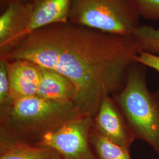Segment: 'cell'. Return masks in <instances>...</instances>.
Returning a JSON list of instances; mask_svg holds the SVG:
<instances>
[{"mask_svg":"<svg viewBox=\"0 0 159 159\" xmlns=\"http://www.w3.org/2000/svg\"><path fill=\"white\" fill-rule=\"evenodd\" d=\"M90 141L98 159H132L130 152L110 141L93 125Z\"/></svg>","mask_w":159,"mask_h":159,"instance_id":"obj_12","label":"cell"},{"mask_svg":"<svg viewBox=\"0 0 159 159\" xmlns=\"http://www.w3.org/2000/svg\"><path fill=\"white\" fill-rule=\"evenodd\" d=\"M27 1L30 8V18L25 37L42 28L68 23L71 0Z\"/></svg>","mask_w":159,"mask_h":159,"instance_id":"obj_9","label":"cell"},{"mask_svg":"<svg viewBox=\"0 0 159 159\" xmlns=\"http://www.w3.org/2000/svg\"><path fill=\"white\" fill-rule=\"evenodd\" d=\"M4 60L10 83L11 100L36 96L41 79V67L27 60Z\"/></svg>","mask_w":159,"mask_h":159,"instance_id":"obj_8","label":"cell"},{"mask_svg":"<svg viewBox=\"0 0 159 159\" xmlns=\"http://www.w3.org/2000/svg\"><path fill=\"white\" fill-rule=\"evenodd\" d=\"M0 113L1 133L31 144L82 114L74 103L52 102L37 95L12 100Z\"/></svg>","mask_w":159,"mask_h":159,"instance_id":"obj_2","label":"cell"},{"mask_svg":"<svg viewBox=\"0 0 159 159\" xmlns=\"http://www.w3.org/2000/svg\"><path fill=\"white\" fill-rule=\"evenodd\" d=\"M134 62L152 68L159 73V56L140 51L135 57Z\"/></svg>","mask_w":159,"mask_h":159,"instance_id":"obj_16","label":"cell"},{"mask_svg":"<svg viewBox=\"0 0 159 159\" xmlns=\"http://www.w3.org/2000/svg\"><path fill=\"white\" fill-rule=\"evenodd\" d=\"M37 96L55 102H73L76 100L73 84L63 75L41 67V75Z\"/></svg>","mask_w":159,"mask_h":159,"instance_id":"obj_10","label":"cell"},{"mask_svg":"<svg viewBox=\"0 0 159 159\" xmlns=\"http://www.w3.org/2000/svg\"><path fill=\"white\" fill-rule=\"evenodd\" d=\"M140 51L134 36L61 23L34 31L0 58L27 60L67 77L75 89V105L94 118L104 98L119 90Z\"/></svg>","mask_w":159,"mask_h":159,"instance_id":"obj_1","label":"cell"},{"mask_svg":"<svg viewBox=\"0 0 159 159\" xmlns=\"http://www.w3.org/2000/svg\"><path fill=\"white\" fill-rule=\"evenodd\" d=\"M93 127L110 141L130 152L135 136L116 102L104 98L93 119Z\"/></svg>","mask_w":159,"mask_h":159,"instance_id":"obj_6","label":"cell"},{"mask_svg":"<svg viewBox=\"0 0 159 159\" xmlns=\"http://www.w3.org/2000/svg\"><path fill=\"white\" fill-rule=\"evenodd\" d=\"M143 66L136 62L131 66L115 101L136 139L159 154V98L148 89Z\"/></svg>","mask_w":159,"mask_h":159,"instance_id":"obj_3","label":"cell"},{"mask_svg":"<svg viewBox=\"0 0 159 159\" xmlns=\"http://www.w3.org/2000/svg\"><path fill=\"white\" fill-rule=\"evenodd\" d=\"M11 102L6 63L4 60L0 58V111L8 108Z\"/></svg>","mask_w":159,"mask_h":159,"instance_id":"obj_14","label":"cell"},{"mask_svg":"<svg viewBox=\"0 0 159 159\" xmlns=\"http://www.w3.org/2000/svg\"><path fill=\"white\" fill-rule=\"evenodd\" d=\"M139 12L146 20H159V0H134Z\"/></svg>","mask_w":159,"mask_h":159,"instance_id":"obj_15","label":"cell"},{"mask_svg":"<svg viewBox=\"0 0 159 159\" xmlns=\"http://www.w3.org/2000/svg\"><path fill=\"white\" fill-rule=\"evenodd\" d=\"M133 36L141 51L159 56V29L149 25H140Z\"/></svg>","mask_w":159,"mask_h":159,"instance_id":"obj_13","label":"cell"},{"mask_svg":"<svg viewBox=\"0 0 159 159\" xmlns=\"http://www.w3.org/2000/svg\"><path fill=\"white\" fill-rule=\"evenodd\" d=\"M0 159H63L55 150L0 133Z\"/></svg>","mask_w":159,"mask_h":159,"instance_id":"obj_11","label":"cell"},{"mask_svg":"<svg viewBox=\"0 0 159 159\" xmlns=\"http://www.w3.org/2000/svg\"><path fill=\"white\" fill-rule=\"evenodd\" d=\"M140 18L134 0H71L68 23L107 34L133 36Z\"/></svg>","mask_w":159,"mask_h":159,"instance_id":"obj_4","label":"cell"},{"mask_svg":"<svg viewBox=\"0 0 159 159\" xmlns=\"http://www.w3.org/2000/svg\"><path fill=\"white\" fill-rule=\"evenodd\" d=\"M12 0H0V12L4 11Z\"/></svg>","mask_w":159,"mask_h":159,"instance_id":"obj_17","label":"cell"},{"mask_svg":"<svg viewBox=\"0 0 159 159\" xmlns=\"http://www.w3.org/2000/svg\"><path fill=\"white\" fill-rule=\"evenodd\" d=\"M93 125L92 116L80 114L44 135L35 144L53 148L63 159H98L90 141Z\"/></svg>","mask_w":159,"mask_h":159,"instance_id":"obj_5","label":"cell"},{"mask_svg":"<svg viewBox=\"0 0 159 159\" xmlns=\"http://www.w3.org/2000/svg\"><path fill=\"white\" fill-rule=\"evenodd\" d=\"M0 13L1 57L25 39L30 18V5L27 0H12Z\"/></svg>","mask_w":159,"mask_h":159,"instance_id":"obj_7","label":"cell"}]
</instances>
